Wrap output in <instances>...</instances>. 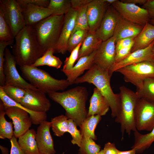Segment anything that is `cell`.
<instances>
[{
  "label": "cell",
  "mask_w": 154,
  "mask_h": 154,
  "mask_svg": "<svg viewBox=\"0 0 154 154\" xmlns=\"http://www.w3.org/2000/svg\"><path fill=\"white\" fill-rule=\"evenodd\" d=\"M110 78L108 71L94 64L84 75L76 79L73 84L87 82L94 84L107 100L111 110V116L116 118L120 112L121 100L119 94H115L112 89Z\"/></svg>",
  "instance_id": "obj_4"
},
{
  "label": "cell",
  "mask_w": 154,
  "mask_h": 154,
  "mask_svg": "<svg viewBox=\"0 0 154 154\" xmlns=\"http://www.w3.org/2000/svg\"><path fill=\"white\" fill-rule=\"evenodd\" d=\"M110 108L109 104L106 98L97 88H94L90 100L87 117L92 115H105Z\"/></svg>",
  "instance_id": "obj_23"
},
{
  "label": "cell",
  "mask_w": 154,
  "mask_h": 154,
  "mask_svg": "<svg viewBox=\"0 0 154 154\" xmlns=\"http://www.w3.org/2000/svg\"><path fill=\"white\" fill-rule=\"evenodd\" d=\"M68 117L65 115H60L51 119V127L55 135L61 137L68 132Z\"/></svg>",
  "instance_id": "obj_31"
},
{
  "label": "cell",
  "mask_w": 154,
  "mask_h": 154,
  "mask_svg": "<svg viewBox=\"0 0 154 154\" xmlns=\"http://www.w3.org/2000/svg\"><path fill=\"white\" fill-rule=\"evenodd\" d=\"M136 92L140 98L154 103V77L145 79L142 88Z\"/></svg>",
  "instance_id": "obj_32"
},
{
  "label": "cell",
  "mask_w": 154,
  "mask_h": 154,
  "mask_svg": "<svg viewBox=\"0 0 154 154\" xmlns=\"http://www.w3.org/2000/svg\"><path fill=\"white\" fill-rule=\"evenodd\" d=\"M14 38L10 27L5 19L2 10L0 7V42H7Z\"/></svg>",
  "instance_id": "obj_35"
},
{
  "label": "cell",
  "mask_w": 154,
  "mask_h": 154,
  "mask_svg": "<svg viewBox=\"0 0 154 154\" xmlns=\"http://www.w3.org/2000/svg\"><path fill=\"white\" fill-rule=\"evenodd\" d=\"M121 1L125 3L143 5L146 3L147 0H121Z\"/></svg>",
  "instance_id": "obj_49"
},
{
  "label": "cell",
  "mask_w": 154,
  "mask_h": 154,
  "mask_svg": "<svg viewBox=\"0 0 154 154\" xmlns=\"http://www.w3.org/2000/svg\"><path fill=\"white\" fill-rule=\"evenodd\" d=\"M15 58L10 50L7 47L5 50L3 72L5 85L22 88L37 89L27 82L20 75L16 67Z\"/></svg>",
  "instance_id": "obj_10"
},
{
  "label": "cell",
  "mask_w": 154,
  "mask_h": 154,
  "mask_svg": "<svg viewBox=\"0 0 154 154\" xmlns=\"http://www.w3.org/2000/svg\"><path fill=\"white\" fill-rule=\"evenodd\" d=\"M50 99L59 104L66 111V116L80 126L87 117L86 103L88 93L86 88L78 86L62 92L48 94Z\"/></svg>",
  "instance_id": "obj_2"
},
{
  "label": "cell",
  "mask_w": 154,
  "mask_h": 154,
  "mask_svg": "<svg viewBox=\"0 0 154 154\" xmlns=\"http://www.w3.org/2000/svg\"><path fill=\"white\" fill-rule=\"evenodd\" d=\"M14 39L7 42H0V86L5 85V77L3 72V64L4 61L5 51L7 46L12 44Z\"/></svg>",
  "instance_id": "obj_40"
},
{
  "label": "cell",
  "mask_w": 154,
  "mask_h": 154,
  "mask_svg": "<svg viewBox=\"0 0 154 154\" xmlns=\"http://www.w3.org/2000/svg\"><path fill=\"white\" fill-rule=\"evenodd\" d=\"M87 5H86L78 10L75 26L72 34L79 30H85L89 31L87 13Z\"/></svg>",
  "instance_id": "obj_37"
},
{
  "label": "cell",
  "mask_w": 154,
  "mask_h": 154,
  "mask_svg": "<svg viewBox=\"0 0 154 154\" xmlns=\"http://www.w3.org/2000/svg\"><path fill=\"white\" fill-rule=\"evenodd\" d=\"M103 151L104 154H117L119 150L114 143L108 142L104 145Z\"/></svg>",
  "instance_id": "obj_48"
},
{
  "label": "cell",
  "mask_w": 154,
  "mask_h": 154,
  "mask_svg": "<svg viewBox=\"0 0 154 154\" xmlns=\"http://www.w3.org/2000/svg\"><path fill=\"white\" fill-rule=\"evenodd\" d=\"M121 106L118 115L115 121L120 125L121 131L123 139L125 132L129 136L131 132L137 130L135 123L134 112L135 106L140 98L134 92L124 86L119 88Z\"/></svg>",
  "instance_id": "obj_7"
},
{
  "label": "cell",
  "mask_w": 154,
  "mask_h": 154,
  "mask_svg": "<svg viewBox=\"0 0 154 154\" xmlns=\"http://www.w3.org/2000/svg\"><path fill=\"white\" fill-rule=\"evenodd\" d=\"M36 132L34 129H29L18 138V143L25 154H40L35 139Z\"/></svg>",
  "instance_id": "obj_25"
},
{
  "label": "cell",
  "mask_w": 154,
  "mask_h": 154,
  "mask_svg": "<svg viewBox=\"0 0 154 154\" xmlns=\"http://www.w3.org/2000/svg\"><path fill=\"white\" fill-rule=\"evenodd\" d=\"M105 1L109 5H111L115 2L116 0H105Z\"/></svg>",
  "instance_id": "obj_52"
},
{
  "label": "cell",
  "mask_w": 154,
  "mask_h": 154,
  "mask_svg": "<svg viewBox=\"0 0 154 154\" xmlns=\"http://www.w3.org/2000/svg\"><path fill=\"white\" fill-rule=\"evenodd\" d=\"M154 43V41L147 47L131 52L123 59L115 63L108 70L109 76L111 77L114 72L127 66L143 61L154 60L152 51Z\"/></svg>",
  "instance_id": "obj_17"
},
{
  "label": "cell",
  "mask_w": 154,
  "mask_h": 154,
  "mask_svg": "<svg viewBox=\"0 0 154 154\" xmlns=\"http://www.w3.org/2000/svg\"><path fill=\"white\" fill-rule=\"evenodd\" d=\"M149 22L150 23L154 25V18L151 19Z\"/></svg>",
  "instance_id": "obj_53"
},
{
  "label": "cell",
  "mask_w": 154,
  "mask_h": 154,
  "mask_svg": "<svg viewBox=\"0 0 154 154\" xmlns=\"http://www.w3.org/2000/svg\"><path fill=\"white\" fill-rule=\"evenodd\" d=\"M19 5L26 25L33 26L52 14L48 8L30 4Z\"/></svg>",
  "instance_id": "obj_20"
},
{
  "label": "cell",
  "mask_w": 154,
  "mask_h": 154,
  "mask_svg": "<svg viewBox=\"0 0 154 154\" xmlns=\"http://www.w3.org/2000/svg\"><path fill=\"white\" fill-rule=\"evenodd\" d=\"M116 39L113 36L102 41L96 50L94 64L108 71L116 62Z\"/></svg>",
  "instance_id": "obj_13"
},
{
  "label": "cell",
  "mask_w": 154,
  "mask_h": 154,
  "mask_svg": "<svg viewBox=\"0 0 154 154\" xmlns=\"http://www.w3.org/2000/svg\"><path fill=\"white\" fill-rule=\"evenodd\" d=\"M78 10L72 8L64 15V24L58 40L54 48L55 52L65 54L69 39L74 29Z\"/></svg>",
  "instance_id": "obj_16"
},
{
  "label": "cell",
  "mask_w": 154,
  "mask_h": 154,
  "mask_svg": "<svg viewBox=\"0 0 154 154\" xmlns=\"http://www.w3.org/2000/svg\"><path fill=\"white\" fill-rule=\"evenodd\" d=\"M0 99L5 108V115L13 121L14 135L18 138L29 129L32 124H40L46 121V113L33 111L16 102L5 93L0 87Z\"/></svg>",
  "instance_id": "obj_1"
},
{
  "label": "cell",
  "mask_w": 154,
  "mask_h": 154,
  "mask_svg": "<svg viewBox=\"0 0 154 154\" xmlns=\"http://www.w3.org/2000/svg\"><path fill=\"white\" fill-rule=\"evenodd\" d=\"M0 148L2 154H8L9 151L7 147L0 145Z\"/></svg>",
  "instance_id": "obj_51"
},
{
  "label": "cell",
  "mask_w": 154,
  "mask_h": 154,
  "mask_svg": "<svg viewBox=\"0 0 154 154\" xmlns=\"http://www.w3.org/2000/svg\"><path fill=\"white\" fill-rule=\"evenodd\" d=\"M154 41V25L147 22L134 39L131 52L148 46Z\"/></svg>",
  "instance_id": "obj_24"
},
{
  "label": "cell",
  "mask_w": 154,
  "mask_h": 154,
  "mask_svg": "<svg viewBox=\"0 0 154 154\" xmlns=\"http://www.w3.org/2000/svg\"><path fill=\"white\" fill-rule=\"evenodd\" d=\"M20 4H30L41 7L47 8L50 0H17Z\"/></svg>",
  "instance_id": "obj_44"
},
{
  "label": "cell",
  "mask_w": 154,
  "mask_h": 154,
  "mask_svg": "<svg viewBox=\"0 0 154 154\" xmlns=\"http://www.w3.org/2000/svg\"><path fill=\"white\" fill-rule=\"evenodd\" d=\"M136 153L135 150L132 149L131 150L127 151H122L119 150L117 154H135Z\"/></svg>",
  "instance_id": "obj_50"
},
{
  "label": "cell",
  "mask_w": 154,
  "mask_h": 154,
  "mask_svg": "<svg viewBox=\"0 0 154 154\" xmlns=\"http://www.w3.org/2000/svg\"><path fill=\"white\" fill-rule=\"evenodd\" d=\"M134 119L138 131H151L154 127V103L139 98L135 108Z\"/></svg>",
  "instance_id": "obj_11"
},
{
  "label": "cell",
  "mask_w": 154,
  "mask_h": 154,
  "mask_svg": "<svg viewBox=\"0 0 154 154\" xmlns=\"http://www.w3.org/2000/svg\"><path fill=\"white\" fill-rule=\"evenodd\" d=\"M79 154H97L100 151V146L90 138H82Z\"/></svg>",
  "instance_id": "obj_34"
},
{
  "label": "cell",
  "mask_w": 154,
  "mask_h": 154,
  "mask_svg": "<svg viewBox=\"0 0 154 154\" xmlns=\"http://www.w3.org/2000/svg\"><path fill=\"white\" fill-rule=\"evenodd\" d=\"M17 139L14 135L10 140L11 145L10 154H25L21 148Z\"/></svg>",
  "instance_id": "obj_45"
},
{
  "label": "cell",
  "mask_w": 154,
  "mask_h": 154,
  "mask_svg": "<svg viewBox=\"0 0 154 154\" xmlns=\"http://www.w3.org/2000/svg\"><path fill=\"white\" fill-rule=\"evenodd\" d=\"M102 42L97 36L96 33L88 32L79 50L77 60L81 58L88 56L97 50Z\"/></svg>",
  "instance_id": "obj_26"
},
{
  "label": "cell",
  "mask_w": 154,
  "mask_h": 154,
  "mask_svg": "<svg viewBox=\"0 0 154 154\" xmlns=\"http://www.w3.org/2000/svg\"><path fill=\"white\" fill-rule=\"evenodd\" d=\"M64 15H51L32 26L38 43L44 53L54 49L59 38Z\"/></svg>",
  "instance_id": "obj_6"
},
{
  "label": "cell",
  "mask_w": 154,
  "mask_h": 154,
  "mask_svg": "<svg viewBox=\"0 0 154 154\" xmlns=\"http://www.w3.org/2000/svg\"><path fill=\"white\" fill-rule=\"evenodd\" d=\"M134 38H124L117 40L116 43V52L123 48L129 46L134 42Z\"/></svg>",
  "instance_id": "obj_42"
},
{
  "label": "cell",
  "mask_w": 154,
  "mask_h": 154,
  "mask_svg": "<svg viewBox=\"0 0 154 154\" xmlns=\"http://www.w3.org/2000/svg\"><path fill=\"white\" fill-rule=\"evenodd\" d=\"M54 52L55 50L53 48L47 50L31 66L37 67L41 66H47L57 69L60 68L62 62L59 58L53 55Z\"/></svg>",
  "instance_id": "obj_29"
},
{
  "label": "cell",
  "mask_w": 154,
  "mask_h": 154,
  "mask_svg": "<svg viewBox=\"0 0 154 154\" xmlns=\"http://www.w3.org/2000/svg\"><path fill=\"white\" fill-rule=\"evenodd\" d=\"M92 0H71V8L78 10L88 5Z\"/></svg>",
  "instance_id": "obj_46"
},
{
  "label": "cell",
  "mask_w": 154,
  "mask_h": 154,
  "mask_svg": "<svg viewBox=\"0 0 154 154\" xmlns=\"http://www.w3.org/2000/svg\"><path fill=\"white\" fill-rule=\"evenodd\" d=\"M2 87L5 93L7 96L19 103H21L23 99L26 92V89L17 87L7 85Z\"/></svg>",
  "instance_id": "obj_36"
},
{
  "label": "cell",
  "mask_w": 154,
  "mask_h": 154,
  "mask_svg": "<svg viewBox=\"0 0 154 154\" xmlns=\"http://www.w3.org/2000/svg\"><path fill=\"white\" fill-rule=\"evenodd\" d=\"M123 18L144 26L151 19L147 11L137 5L116 0L111 5Z\"/></svg>",
  "instance_id": "obj_12"
},
{
  "label": "cell",
  "mask_w": 154,
  "mask_h": 154,
  "mask_svg": "<svg viewBox=\"0 0 154 154\" xmlns=\"http://www.w3.org/2000/svg\"><path fill=\"white\" fill-rule=\"evenodd\" d=\"M68 132L71 135L72 139L71 142L72 144H76L80 147L82 137L80 131L77 128V125L75 122L71 119H68Z\"/></svg>",
  "instance_id": "obj_39"
},
{
  "label": "cell",
  "mask_w": 154,
  "mask_h": 154,
  "mask_svg": "<svg viewBox=\"0 0 154 154\" xmlns=\"http://www.w3.org/2000/svg\"><path fill=\"white\" fill-rule=\"evenodd\" d=\"M142 8L147 11L151 19L154 18V0H147Z\"/></svg>",
  "instance_id": "obj_47"
},
{
  "label": "cell",
  "mask_w": 154,
  "mask_h": 154,
  "mask_svg": "<svg viewBox=\"0 0 154 154\" xmlns=\"http://www.w3.org/2000/svg\"><path fill=\"white\" fill-rule=\"evenodd\" d=\"M134 143L131 147L137 153H142L154 142V127L149 132L142 134L137 130L134 131Z\"/></svg>",
  "instance_id": "obj_27"
},
{
  "label": "cell",
  "mask_w": 154,
  "mask_h": 154,
  "mask_svg": "<svg viewBox=\"0 0 154 154\" xmlns=\"http://www.w3.org/2000/svg\"><path fill=\"white\" fill-rule=\"evenodd\" d=\"M101 118V116L99 115H92L86 118L80 126L82 138H90L95 140L97 139L95 130Z\"/></svg>",
  "instance_id": "obj_28"
},
{
  "label": "cell",
  "mask_w": 154,
  "mask_h": 154,
  "mask_svg": "<svg viewBox=\"0 0 154 154\" xmlns=\"http://www.w3.org/2000/svg\"><path fill=\"white\" fill-rule=\"evenodd\" d=\"M152 51L153 54V55L154 56V43L152 47Z\"/></svg>",
  "instance_id": "obj_55"
},
{
  "label": "cell",
  "mask_w": 154,
  "mask_h": 154,
  "mask_svg": "<svg viewBox=\"0 0 154 154\" xmlns=\"http://www.w3.org/2000/svg\"><path fill=\"white\" fill-rule=\"evenodd\" d=\"M116 72L121 74L125 82L135 86L137 89L141 88L143 81L154 77V60H146L127 66Z\"/></svg>",
  "instance_id": "obj_8"
},
{
  "label": "cell",
  "mask_w": 154,
  "mask_h": 154,
  "mask_svg": "<svg viewBox=\"0 0 154 154\" xmlns=\"http://www.w3.org/2000/svg\"><path fill=\"white\" fill-rule=\"evenodd\" d=\"M96 50L90 55L82 57L69 70L62 72L67 77L66 79L72 84L86 70H89L94 64V58Z\"/></svg>",
  "instance_id": "obj_22"
},
{
  "label": "cell",
  "mask_w": 154,
  "mask_h": 154,
  "mask_svg": "<svg viewBox=\"0 0 154 154\" xmlns=\"http://www.w3.org/2000/svg\"><path fill=\"white\" fill-rule=\"evenodd\" d=\"M47 8L52 11V15H64L71 8V0H50Z\"/></svg>",
  "instance_id": "obj_33"
},
{
  "label": "cell",
  "mask_w": 154,
  "mask_h": 154,
  "mask_svg": "<svg viewBox=\"0 0 154 154\" xmlns=\"http://www.w3.org/2000/svg\"><path fill=\"white\" fill-rule=\"evenodd\" d=\"M143 27L127 20L121 16L113 36L116 39V42L122 38H135L140 33Z\"/></svg>",
  "instance_id": "obj_21"
},
{
  "label": "cell",
  "mask_w": 154,
  "mask_h": 154,
  "mask_svg": "<svg viewBox=\"0 0 154 154\" xmlns=\"http://www.w3.org/2000/svg\"><path fill=\"white\" fill-rule=\"evenodd\" d=\"M25 95L20 104L30 110L46 113L51 104L46 94L38 89H27Z\"/></svg>",
  "instance_id": "obj_14"
},
{
  "label": "cell",
  "mask_w": 154,
  "mask_h": 154,
  "mask_svg": "<svg viewBox=\"0 0 154 154\" xmlns=\"http://www.w3.org/2000/svg\"><path fill=\"white\" fill-rule=\"evenodd\" d=\"M12 53L20 67L31 66L44 52L40 46L32 26L26 25L15 38Z\"/></svg>",
  "instance_id": "obj_3"
},
{
  "label": "cell",
  "mask_w": 154,
  "mask_h": 154,
  "mask_svg": "<svg viewBox=\"0 0 154 154\" xmlns=\"http://www.w3.org/2000/svg\"><path fill=\"white\" fill-rule=\"evenodd\" d=\"M51 123L45 121L37 128L35 139L40 154H54L56 151L50 131Z\"/></svg>",
  "instance_id": "obj_19"
},
{
  "label": "cell",
  "mask_w": 154,
  "mask_h": 154,
  "mask_svg": "<svg viewBox=\"0 0 154 154\" xmlns=\"http://www.w3.org/2000/svg\"><path fill=\"white\" fill-rule=\"evenodd\" d=\"M134 43V42L129 46L121 49L116 52L115 63L123 59L131 52V49Z\"/></svg>",
  "instance_id": "obj_43"
},
{
  "label": "cell",
  "mask_w": 154,
  "mask_h": 154,
  "mask_svg": "<svg viewBox=\"0 0 154 154\" xmlns=\"http://www.w3.org/2000/svg\"><path fill=\"white\" fill-rule=\"evenodd\" d=\"M109 5L105 0H92L88 4L87 13L89 32L96 33Z\"/></svg>",
  "instance_id": "obj_18"
},
{
  "label": "cell",
  "mask_w": 154,
  "mask_h": 154,
  "mask_svg": "<svg viewBox=\"0 0 154 154\" xmlns=\"http://www.w3.org/2000/svg\"><path fill=\"white\" fill-rule=\"evenodd\" d=\"M97 154H104L103 150H102Z\"/></svg>",
  "instance_id": "obj_54"
},
{
  "label": "cell",
  "mask_w": 154,
  "mask_h": 154,
  "mask_svg": "<svg viewBox=\"0 0 154 154\" xmlns=\"http://www.w3.org/2000/svg\"><path fill=\"white\" fill-rule=\"evenodd\" d=\"M23 78L39 90L48 94L64 90L71 84L67 79L58 80L46 71L31 66L20 67Z\"/></svg>",
  "instance_id": "obj_5"
},
{
  "label": "cell",
  "mask_w": 154,
  "mask_h": 154,
  "mask_svg": "<svg viewBox=\"0 0 154 154\" xmlns=\"http://www.w3.org/2000/svg\"><path fill=\"white\" fill-rule=\"evenodd\" d=\"M121 15L112 5H110L96 33L102 41L112 37Z\"/></svg>",
  "instance_id": "obj_15"
},
{
  "label": "cell",
  "mask_w": 154,
  "mask_h": 154,
  "mask_svg": "<svg viewBox=\"0 0 154 154\" xmlns=\"http://www.w3.org/2000/svg\"><path fill=\"white\" fill-rule=\"evenodd\" d=\"M4 109L3 104L0 100V138L10 140L14 135L13 124L11 121H8L5 119Z\"/></svg>",
  "instance_id": "obj_30"
},
{
  "label": "cell",
  "mask_w": 154,
  "mask_h": 154,
  "mask_svg": "<svg viewBox=\"0 0 154 154\" xmlns=\"http://www.w3.org/2000/svg\"><path fill=\"white\" fill-rule=\"evenodd\" d=\"M0 7L15 38L26 26L21 6L17 0H0Z\"/></svg>",
  "instance_id": "obj_9"
},
{
  "label": "cell",
  "mask_w": 154,
  "mask_h": 154,
  "mask_svg": "<svg viewBox=\"0 0 154 154\" xmlns=\"http://www.w3.org/2000/svg\"><path fill=\"white\" fill-rule=\"evenodd\" d=\"M82 43L79 44L71 52L70 56L66 58L62 71L70 70L74 67V63L77 60L79 50Z\"/></svg>",
  "instance_id": "obj_41"
},
{
  "label": "cell",
  "mask_w": 154,
  "mask_h": 154,
  "mask_svg": "<svg viewBox=\"0 0 154 154\" xmlns=\"http://www.w3.org/2000/svg\"><path fill=\"white\" fill-rule=\"evenodd\" d=\"M89 31L79 30L72 34L68 41L67 51L70 52L80 43L83 42L87 37Z\"/></svg>",
  "instance_id": "obj_38"
}]
</instances>
